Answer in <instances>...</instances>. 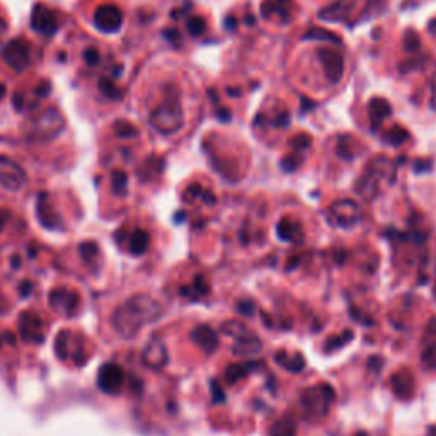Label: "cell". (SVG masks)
<instances>
[{"instance_id":"6f0895ef","label":"cell","mask_w":436,"mask_h":436,"mask_svg":"<svg viewBox=\"0 0 436 436\" xmlns=\"http://www.w3.org/2000/svg\"><path fill=\"white\" fill-rule=\"evenodd\" d=\"M7 32V23L2 16H0V39L3 38V34Z\"/></svg>"},{"instance_id":"4fadbf2b","label":"cell","mask_w":436,"mask_h":436,"mask_svg":"<svg viewBox=\"0 0 436 436\" xmlns=\"http://www.w3.org/2000/svg\"><path fill=\"white\" fill-rule=\"evenodd\" d=\"M31 28L43 36H53L58 31V19L54 10L45 3H36L31 12Z\"/></svg>"},{"instance_id":"9c48e42d","label":"cell","mask_w":436,"mask_h":436,"mask_svg":"<svg viewBox=\"0 0 436 436\" xmlns=\"http://www.w3.org/2000/svg\"><path fill=\"white\" fill-rule=\"evenodd\" d=\"M123 384H125V372L116 363H106L101 366L97 373V387L101 392L109 395H116L121 392Z\"/></svg>"},{"instance_id":"e0dca14e","label":"cell","mask_w":436,"mask_h":436,"mask_svg":"<svg viewBox=\"0 0 436 436\" xmlns=\"http://www.w3.org/2000/svg\"><path fill=\"white\" fill-rule=\"evenodd\" d=\"M359 0H336L330 6L324 7V9L319 10V19L327 21V23H339V21H344L356 6H358Z\"/></svg>"},{"instance_id":"d590c367","label":"cell","mask_w":436,"mask_h":436,"mask_svg":"<svg viewBox=\"0 0 436 436\" xmlns=\"http://www.w3.org/2000/svg\"><path fill=\"white\" fill-rule=\"evenodd\" d=\"M409 138V133L408 130H404L402 126H392L390 130L387 132V137H385V140L388 141V143L392 145H402L404 141H408Z\"/></svg>"},{"instance_id":"db71d44e","label":"cell","mask_w":436,"mask_h":436,"mask_svg":"<svg viewBox=\"0 0 436 436\" xmlns=\"http://www.w3.org/2000/svg\"><path fill=\"white\" fill-rule=\"evenodd\" d=\"M431 108L436 109V74L431 79Z\"/></svg>"},{"instance_id":"e575fe53","label":"cell","mask_w":436,"mask_h":436,"mask_svg":"<svg viewBox=\"0 0 436 436\" xmlns=\"http://www.w3.org/2000/svg\"><path fill=\"white\" fill-rule=\"evenodd\" d=\"M421 43H419V36L414 29H406L404 36H402V48L404 52L408 53H414L416 50H419Z\"/></svg>"},{"instance_id":"8992f818","label":"cell","mask_w":436,"mask_h":436,"mask_svg":"<svg viewBox=\"0 0 436 436\" xmlns=\"http://www.w3.org/2000/svg\"><path fill=\"white\" fill-rule=\"evenodd\" d=\"M54 353L60 359H74L75 365H86L87 356L86 344L81 334L70 333V330H60L54 339Z\"/></svg>"},{"instance_id":"52a82bcc","label":"cell","mask_w":436,"mask_h":436,"mask_svg":"<svg viewBox=\"0 0 436 436\" xmlns=\"http://www.w3.org/2000/svg\"><path fill=\"white\" fill-rule=\"evenodd\" d=\"M361 218V208L355 199H337L327 210V220L337 228H351Z\"/></svg>"},{"instance_id":"60d3db41","label":"cell","mask_w":436,"mask_h":436,"mask_svg":"<svg viewBox=\"0 0 436 436\" xmlns=\"http://www.w3.org/2000/svg\"><path fill=\"white\" fill-rule=\"evenodd\" d=\"M235 310L239 312L241 315H244V317H250V315L256 312V304H254L252 300H239L237 304H235Z\"/></svg>"},{"instance_id":"d6a6232c","label":"cell","mask_w":436,"mask_h":436,"mask_svg":"<svg viewBox=\"0 0 436 436\" xmlns=\"http://www.w3.org/2000/svg\"><path fill=\"white\" fill-rule=\"evenodd\" d=\"M351 339H353V333H351V330H343V333H341L339 336L329 337V339L326 341L324 348H326V351L339 350V348H343L344 344L350 343Z\"/></svg>"},{"instance_id":"7dc6e473","label":"cell","mask_w":436,"mask_h":436,"mask_svg":"<svg viewBox=\"0 0 436 436\" xmlns=\"http://www.w3.org/2000/svg\"><path fill=\"white\" fill-rule=\"evenodd\" d=\"M50 90H52V86H50V82H41L38 86V89H36V96L48 97Z\"/></svg>"},{"instance_id":"91938a15","label":"cell","mask_w":436,"mask_h":436,"mask_svg":"<svg viewBox=\"0 0 436 436\" xmlns=\"http://www.w3.org/2000/svg\"><path fill=\"white\" fill-rule=\"evenodd\" d=\"M6 96V86H0V99Z\"/></svg>"},{"instance_id":"2e32d148","label":"cell","mask_w":436,"mask_h":436,"mask_svg":"<svg viewBox=\"0 0 436 436\" xmlns=\"http://www.w3.org/2000/svg\"><path fill=\"white\" fill-rule=\"evenodd\" d=\"M319 60H321L322 67H324V72L329 79V82L337 83L343 79L344 74V58L343 54L334 52L330 48H321L317 52Z\"/></svg>"},{"instance_id":"cb8c5ba5","label":"cell","mask_w":436,"mask_h":436,"mask_svg":"<svg viewBox=\"0 0 436 436\" xmlns=\"http://www.w3.org/2000/svg\"><path fill=\"white\" fill-rule=\"evenodd\" d=\"M390 112H392L390 104H388V101H385L384 97H375V99L370 101L368 115L373 125H380L385 118L390 116Z\"/></svg>"},{"instance_id":"bcb514c9","label":"cell","mask_w":436,"mask_h":436,"mask_svg":"<svg viewBox=\"0 0 436 436\" xmlns=\"http://www.w3.org/2000/svg\"><path fill=\"white\" fill-rule=\"evenodd\" d=\"M83 60H86L87 65H96L99 61V53H97L96 48H87L83 52Z\"/></svg>"},{"instance_id":"7402d4cb","label":"cell","mask_w":436,"mask_h":436,"mask_svg":"<svg viewBox=\"0 0 436 436\" xmlns=\"http://www.w3.org/2000/svg\"><path fill=\"white\" fill-rule=\"evenodd\" d=\"M36 212H38V218H39V221H41L43 227L57 228L61 225L60 217H58L57 213L52 210V206H50V203H48V196H46L45 192L39 195L38 205H36Z\"/></svg>"},{"instance_id":"f907efd6","label":"cell","mask_w":436,"mask_h":436,"mask_svg":"<svg viewBox=\"0 0 436 436\" xmlns=\"http://www.w3.org/2000/svg\"><path fill=\"white\" fill-rule=\"evenodd\" d=\"M19 292H21V297H24V299H26V297L31 295V292H32V283L24 281L23 285H21Z\"/></svg>"},{"instance_id":"be15d7a7","label":"cell","mask_w":436,"mask_h":436,"mask_svg":"<svg viewBox=\"0 0 436 436\" xmlns=\"http://www.w3.org/2000/svg\"><path fill=\"white\" fill-rule=\"evenodd\" d=\"M0 346H2V337H0Z\"/></svg>"},{"instance_id":"6da1fadb","label":"cell","mask_w":436,"mask_h":436,"mask_svg":"<svg viewBox=\"0 0 436 436\" xmlns=\"http://www.w3.org/2000/svg\"><path fill=\"white\" fill-rule=\"evenodd\" d=\"M164 308L150 295H133L123 301L111 315V326L125 339H133L145 326L154 324L162 317Z\"/></svg>"},{"instance_id":"836d02e7","label":"cell","mask_w":436,"mask_h":436,"mask_svg":"<svg viewBox=\"0 0 436 436\" xmlns=\"http://www.w3.org/2000/svg\"><path fill=\"white\" fill-rule=\"evenodd\" d=\"M99 90L104 94V96L109 97L112 101H121L123 99V90L118 89L115 86V82L108 81V79L101 77L99 79Z\"/></svg>"},{"instance_id":"30bf717a","label":"cell","mask_w":436,"mask_h":436,"mask_svg":"<svg viewBox=\"0 0 436 436\" xmlns=\"http://www.w3.org/2000/svg\"><path fill=\"white\" fill-rule=\"evenodd\" d=\"M141 361L147 368L154 370V372L166 368L167 363H169V351H167L166 343L161 337H152L145 344L143 351H141Z\"/></svg>"},{"instance_id":"8d00e7d4","label":"cell","mask_w":436,"mask_h":436,"mask_svg":"<svg viewBox=\"0 0 436 436\" xmlns=\"http://www.w3.org/2000/svg\"><path fill=\"white\" fill-rule=\"evenodd\" d=\"M79 250H81V257L87 264H94L97 257H99V249H97L94 242H82Z\"/></svg>"},{"instance_id":"7bdbcfd3","label":"cell","mask_w":436,"mask_h":436,"mask_svg":"<svg viewBox=\"0 0 436 436\" xmlns=\"http://www.w3.org/2000/svg\"><path fill=\"white\" fill-rule=\"evenodd\" d=\"M290 145H292V148H295V150H305V148H308L312 145V138L310 135H299L293 138L292 141H290Z\"/></svg>"},{"instance_id":"8fae6325","label":"cell","mask_w":436,"mask_h":436,"mask_svg":"<svg viewBox=\"0 0 436 436\" xmlns=\"http://www.w3.org/2000/svg\"><path fill=\"white\" fill-rule=\"evenodd\" d=\"M19 333L26 343L41 344L45 341V322L36 312H23L19 315Z\"/></svg>"},{"instance_id":"680465c9","label":"cell","mask_w":436,"mask_h":436,"mask_svg":"<svg viewBox=\"0 0 436 436\" xmlns=\"http://www.w3.org/2000/svg\"><path fill=\"white\" fill-rule=\"evenodd\" d=\"M428 436H436V424L428 428Z\"/></svg>"},{"instance_id":"5b68a950","label":"cell","mask_w":436,"mask_h":436,"mask_svg":"<svg viewBox=\"0 0 436 436\" xmlns=\"http://www.w3.org/2000/svg\"><path fill=\"white\" fill-rule=\"evenodd\" d=\"M334 399H336V392H334V388L329 384H321L305 388L300 395L304 413L308 417H312V419L324 417L329 413V408L334 402Z\"/></svg>"},{"instance_id":"816d5d0a","label":"cell","mask_w":436,"mask_h":436,"mask_svg":"<svg viewBox=\"0 0 436 436\" xmlns=\"http://www.w3.org/2000/svg\"><path fill=\"white\" fill-rule=\"evenodd\" d=\"M426 334H428V336H431V337H436V315H435V317H431L430 322H428Z\"/></svg>"},{"instance_id":"d6986e66","label":"cell","mask_w":436,"mask_h":436,"mask_svg":"<svg viewBox=\"0 0 436 436\" xmlns=\"http://www.w3.org/2000/svg\"><path fill=\"white\" fill-rule=\"evenodd\" d=\"M263 351V341L254 333H247L244 336L237 337L232 346V353L239 358H252Z\"/></svg>"},{"instance_id":"4316f807","label":"cell","mask_w":436,"mask_h":436,"mask_svg":"<svg viewBox=\"0 0 436 436\" xmlns=\"http://www.w3.org/2000/svg\"><path fill=\"white\" fill-rule=\"evenodd\" d=\"M304 39L307 41H329V43H336V45H343L339 36L333 31H327V29L322 28H312L310 31H307L304 34Z\"/></svg>"},{"instance_id":"c3c4849f","label":"cell","mask_w":436,"mask_h":436,"mask_svg":"<svg viewBox=\"0 0 436 436\" xmlns=\"http://www.w3.org/2000/svg\"><path fill=\"white\" fill-rule=\"evenodd\" d=\"M164 36H166L167 39H169L170 43H177L181 39L179 32H177V29H167L166 32H164Z\"/></svg>"},{"instance_id":"f5cc1de1","label":"cell","mask_w":436,"mask_h":436,"mask_svg":"<svg viewBox=\"0 0 436 436\" xmlns=\"http://www.w3.org/2000/svg\"><path fill=\"white\" fill-rule=\"evenodd\" d=\"M430 167H431L430 161H419V162H416L414 169H416V172H424V170H430Z\"/></svg>"},{"instance_id":"d4e9b609","label":"cell","mask_w":436,"mask_h":436,"mask_svg":"<svg viewBox=\"0 0 436 436\" xmlns=\"http://www.w3.org/2000/svg\"><path fill=\"white\" fill-rule=\"evenodd\" d=\"M275 361L278 363L279 366H283V368L288 370V372H292V373H299L305 368L304 356L299 353H297L295 356H290L286 351H278V353L275 355Z\"/></svg>"},{"instance_id":"ab89813d","label":"cell","mask_w":436,"mask_h":436,"mask_svg":"<svg viewBox=\"0 0 436 436\" xmlns=\"http://www.w3.org/2000/svg\"><path fill=\"white\" fill-rule=\"evenodd\" d=\"M421 359H423V365L426 366V368L436 370V343L424 348Z\"/></svg>"},{"instance_id":"94428289","label":"cell","mask_w":436,"mask_h":436,"mask_svg":"<svg viewBox=\"0 0 436 436\" xmlns=\"http://www.w3.org/2000/svg\"><path fill=\"white\" fill-rule=\"evenodd\" d=\"M433 292H435V297H436V283H435V288H433Z\"/></svg>"},{"instance_id":"603a6c76","label":"cell","mask_w":436,"mask_h":436,"mask_svg":"<svg viewBox=\"0 0 436 436\" xmlns=\"http://www.w3.org/2000/svg\"><path fill=\"white\" fill-rule=\"evenodd\" d=\"M276 234L281 241L285 242H295V244H300L301 239H304V232H301L300 224L297 221H292L290 218H283V220L278 221L276 225Z\"/></svg>"},{"instance_id":"ee69618b","label":"cell","mask_w":436,"mask_h":436,"mask_svg":"<svg viewBox=\"0 0 436 436\" xmlns=\"http://www.w3.org/2000/svg\"><path fill=\"white\" fill-rule=\"evenodd\" d=\"M212 392H213V404H224V402L227 401V395H225V392L221 390L220 384H218L217 380L212 382Z\"/></svg>"},{"instance_id":"5bb4252c","label":"cell","mask_w":436,"mask_h":436,"mask_svg":"<svg viewBox=\"0 0 436 436\" xmlns=\"http://www.w3.org/2000/svg\"><path fill=\"white\" fill-rule=\"evenodd\" d=\"M94 24L103 32L119 31L123 24V12L119 10V7L112 6V3H104V6L97 7L94 12Z\"/></svg>"},{"instance_id":"ac0fdd59","label":"cell","mask_w":436,"mask_h":436,"mask_svg":"<svg viewBox=\"0 0 436 436\" xmlns=\"http://www.w3.org/2000/svg\"><path fill=\"white\" fill-rule=\"evenodd\" d=\"M191 339L196 346L201 348V350L208 355L215 353L218 344H220L218 334L212 329V327L206 324L196 326L195 329L191 330Z\"/></svg>"},{"instance_id":"11a10c76","label":"cell","mask_w":436,"mask_h":436,"mask_svg":"<svg viewBox=\"0 0 436 436\" xmlns=\"http://www.w3.org/2000/svg\"><path fill=\"white\" fill-rule=\"evenodd\" d=\"M12 104H14V106H16V109H19V111H21V109H23V106H24V101H23V94H19V92H17V94H16V96H14V97H12Z\"/></svg>"},{"instance_id":"f1b7e54d","label":"cell","mask_w":436,"mask_h":436,"mask_svg":"<svg viewBox=\"0 0 436 436\" xmlns=\"http://www.w3.org/2000/svg\"><path fill=\"white\" fill-rule=\"evenodd\" d=\"M184 199L186 201H196V199H203L206 205H213L215 203V196L212 192L203 190L199 184H191L186 191H184Z\"/></svg>"},{"instance_id":"9a60e30c","label":"cell","mask_w":436,"mask_h":436,"mask_svg":"<svg viewBox=\"0 0 436 436\" xmlns=\"http://www.w3.org/2000/svg\"><path fill=\"white\" fill-rule=\"evenodd\" d=\"M50 307L63 315H74L81 307V297L67 288H54L50 293Z\"/></svg>"},{"instance_id":"4dcf8cb0","label":"cell","mask_w":436,"mask_h":436,"mask_svg":"<svg viewBox=\"0 0 436 436\" xmlns=\"http://www.w3.org/2000/svg\"><path fill=\"white\" fill-rule=\"evenodd\" d=\"M220 330H221V334H225V336L235 337V339L241 336H244V334H247V333H250L249 327H247L244 322L234 321V319H232V321H225L224 324L220 326Z\"/></svg>"},{"instance_id":"f6af8a7d","label":"cell","mask_w":436,"mask_h":436,"mask_svg":"<svg viewBox=\"0 0 436 436\" xmlns=\"http://www.w3.org/2000/svg\"><path fill=\"white\" fill-rule=\"evenodd\" d=\"M192 292H195L196 295H206V292H208V283L205 281V278H203L201 275L196 276V278H195V285H192Z\"/></svg>"},{"instance_id":"ba28073f","label":"cell","mask_w":436,"mask_h":436,"mask_svg":"<svg viewBox=\"0 0 436 436\" xmlns=\"http://www.w3.org/2000/svg\"><path fill=\"white\" fill-rule=\"evenodd\" d=\"M28 176L23 167L10 161L6 155H0V186L7 191H19L26 184Z\"/></svg>"},{"instance_id":"1f68e13d","label":"cell","mask_w":436,"mask_h":436,"mask_svg":"<svg viewBox=\"0 0 436 436\" xmlns=\"http://www.w3.org/2000/svg\"><path fill=\"white\" fill-rule=\"evenodd\" d=\"M111 184L115 195L125 196L126 188H128V176H126V172H123V170H115L111 176Z\"/></svg>"},{"instance_id":"83f0119b","label":"cell","mask_w":436,"mask_h":436,"mask_svg":"<svg viewBox=\"0 0 436 436\" xmlns=\"http://www.w3.org/2000/svg\"><path fill=\"white\" fill-rule=\"evenodd\" d=\"M297 430H295V423L290 416L281 417L279 421H276L275 424L271 426L270 436H295Z\"/></svg>"},{"instance_id":"3957f363","label":"cell","mask_w":436,"mask_h":436,"mask_svg":"<svg viewBox=\"0 0 436 436\" xmlns=\"http://www.w3.org/2000/svg\"><path fill=\"white\" fill-rule=\"evenodd\" d=\"M184 115L177 94H169L150 115V125L161 135H174L183 128Z\"/></svg>"},{"instance_id":"74e56055","label":"cell","mask_w":436,"mask_h":436,"mask_svg":"<svg viewBox=\"0 0 436 436\" xmlns=\"http://www.w3.org/2000/svg\"><path fill=\"white\" fill-rule=\"evenodd\" d=\"M186 28L191 36H201L206 31V21L199 16H192L191 19H188Z\"/></svg>"},{"instance_id":"7c38bea8","label":"cell","mask_w":436,"mask_h":436,"mask_svg":"<svg viewBox=\"0 0 436 436\" xmlns=\"http://www.w3.org/2000/svg\"><path fill=\"white\" fill-rule=\"evenodd\" d=\"M2 58L14 72L21 74L29 65V46L23 39H12L3 46Z\"/></svg>"},{"instance_id":"b9f144b4","label":"cell","mask_w":436,"mask_h":436,"mask_svg":"<svg viewBox=\"0 0 436 436\" xmlns=\"http://www.w3.org/2000/svg\"><path fill=\"white\" fill-rule=\"evenodd\" d=\"M300 166H301L300 155H288V157H285L281 161L283 170H286V172H293V170L299 169Z\"/></svg>"},{"instance_id":"f35d334b","label":"cell","mask_w":436,"mask_h":436,"mask_svg":"<svg viewBox=\"0 0 436 436\" xmlns=\"http://www.w3.org/2000/svg\"><path fill=\"white\" fill-rule=\"evenodd\" d=\"M115 132L119 138H133L138 135L137 126H133L132 123H128V121H116Z\"/></svg>"},{"instance_id":"44dd1931","label":"cell","mask_w":436,"mask_h":436,"mask_svg":"<svg viewBox=\"0 0 436 436\" xmlns=\"http://www.w3.org/2000/svg\"><path fill=\"white\" fill-rule=\"evenodd\" d=\"M292 0H266L261 6V14L266 19H271V17L276 16L281 23H286L292 17Z\"/></svg>"},{"instance_id":"9f6ffc18","label":"cell","mask_w":436,"mask_h":436,"mask_svg":"<svg viewBox=\"0 0 436 436\" xmlns=\"http://www.w3.org/2000/svg\"><path fill=\"white\" fill-rule=\"evenodd\" d=\"M300 257H290L288 263H286V270H293V268H297V264H299Z\"/></svg>"},{"instance_id":"ffe728a7","label":"cell","mask_w":436,"mask_h":436,"mask_svg":"<svg viewBox=\"0 0 436 436\" xmlns=\"http://www.w3.org/2000/svg\"><path fill=\"white\" fill-rule=\"evenodd\" d=\"M390 387L399 399H410L414 395V388H416L413 373L408 368L394 372V375L390 377Z\"/></svg>"},{"instance_id":"f546056e","label":"cell","mask_w":436,"mask_h":436,"mask_svg":"<svg viewBox=\"0 0 436 436\" xmlns=\"http://www.w3.org/2000/svg\"><path fill=\"white\" fill-rule=\"evenodd\" d=\"M247 373H249V365H242V363H232L225 370V382L228 385L237 384L239 380L246 379Z\"/></svg>"},{"instance_id":"277c9868","label":"cell","mask_w":436,"mask_h":436,"mask_svg":"<svg viewBox=\"0 0 436 436\" xmlns=\"http://www.w3.org/2000/svg\"><path fill=\"white\" fill-rule=\"evenodd\" d=\"M65 119L57 108H46L29 123L28 137L36 141L53 140L63 132Z\"/></svg>"},{"instance_id":"681fc988","label":"cell","mask_w":436,"mask_h":436,"mask_svg":"<svg viewBox=\"0 0 436 436\" xmlns=\"http://www.w3.org/2000/svg\"><path fill=\"white\" fill-rule=\"evenodd\" d=\"M10 218V212L6 208H0V230H2L3 227L7 225V221H9Z\"/></svg>"},{"instance_id":"7a4b0ae2","label":"cell","mask_w":436,"mask_h":436,"mask_svg":"<svg viewBox=\"0 0 436 436\" xmlns=\"http://www.w3.org/2000/svg\"><path fill=\"white\" fill-rule=\"evenodd\" d=\"M395 181V164L385 155L372 159L366 166L365 172L356 183V192L366 201H373L380 192V183L392 184Z\"/></svg>"},{"instance_id":"484cf974","label":"cell","mask_w":436,"mask_h":436,"mask_svg":"<svg viewBox=\"0 0 436 436\" xmlns=\"http://www.w3.org/2000/svg\"><path fill=\"white\" fill-rule=\"evenodd\" d=\"M148 246H150V235L148 232L137 228L128 239V249L133 256H141V254L147 252Z\"/></svg>"},{"instance_id":"6125c7cd","label":"cell","mask_w":436,"mask_h":436,"mask_svg":"<svg viewBox=\"0 0 436 436\" xmlns=\"http://www.w3.org/2000/svg\"><path fill=\"white\" fill-rule=\"evenodd\" d=\"M356 436H366V433H361V435H356Z\"/></svg>"}]
</instances>
